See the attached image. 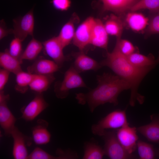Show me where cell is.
<instances>
[{"label":"cell","mask_w":159,"mask_h":159,"mask_svg":"<svg viewBox=\"0 0 159 159\" xmlns=\"http://www.w3.org/2000/svg\"><path fill=\"white\" fill-rule=\"evenodd\" d=\"M102 67L110 68L115 74L127 82L130 86L129 103L134 106L136 101L143 103L144 97L138 92L139 86L146 75L155 67H137L128 60L127 57L122 54L115 45L111 52H107L105 59L100 62Z\"/></svg>","instance_id":"obj_1"},{"label":"cell","mask_w":159,"mask_h":159,"mask_svg":"<svg viewBox=\"0 0 159 159\" xmlns=\"http://www.w3.org/2000/svg\"><path fill=\"white\" fill-rule=\"evenodd\" d=\"M96 78L98 84L96 87L86 93L76 94L78 103L87 104L92 113L97 107L106 103L117 105L119 94L125 90H130L129 84L116 74L104 73L97 75Z\"/></svg>","instance_id":"obj_2"},{"label":"cell","mask_w":159,"mask_h":159,"mask_svg":"<svg viewBox=\"0 0 159 159\" xmlns=\"http://www.w3.org/2000/svg\"><path fill=\"white\" fill-rule=\"evenodd\" d=\"M129 125L125 110H117L106 115L91 127L92 133L101 136L106 130L120 128Z\"/></svg>","instance_id":"obj_3"},{"label":"cell","mask_w":159,"mask_h":159,"mask_svg":"<svg viewBox=\"0 0 159 159\" xmlns=\"http://www.w3.org/2000/svg\"><path fill=\"white\" fill-rule=\"evenodd\" d=\"M54 87L56 96L58 98L63 99L68 96L70 90L87 87L79 73L72 65L65 72L63 80L56 82Z\"/></svg>","instance_id":"obj_4"},{"label":"cell","mask_w":159,"mask_h":159,"mask_svg":"<svg viewBox=\"0 0 159 159\" xmlns=\"http://www.w3.org/2000/svg\"><path fill=\"white\" fill-rule=\"evenodd\" d=\"M104 141L103 150L105 155L111 159L137 158L135 155L128 153L121 145L115 130H105L101 136Z\"/></svg>","instance_id":"obj_5"},{"label":"cell","mask_w":159,"mask_h":159,"mask_svg":"<svg viewBox=\"0 0 159 159\" xmlns=\"http://www.w3.org/2000/svg\"><path fill=\"white\" fill-rule=\"evenodd\" d=\"M14 29L12 34L14 37L23 41L27 37L33 36L34 25L33 8L23 16L13 20Z\"/></svg>","instance_id":"obj_6"},{"label":"cell","mask_w":159,"mask_h":159,"mask_svg":"<svg viewBox=\"0 0 159 159\" xmlns=\"http://www.w3.org/2000/svg\"><path fill=\"white\" fill-rule=\"evenodd\" d=\"M13 140L12 155L15 159H27L29 154L27 147L32 144V138L21 132L16 126L11 134Z\"/></svg>","instance_id":"obj_7"},{"label":"cell","mask_w":159,"mask_h":159,"mask_svg":"<svg viewBox=\"0 0 159 159\" xmlns=\"http://www.w3.org/2000/svg\"><path fill=\"white\" fill-rule=\"evenodd\" d=\"M95 18L90 16L78 26L75 31L72 40L74 45L82 51L89 44L91 38Z\"/></svg>","instance_id":"obj_8"},{"label":"cell","mask_w":159,"mask_h":159,"mask_svg":"<svg viewBox=\"0 0 159 159\" xmlns=\"http://www.w3.org/2000/svg\"><path fill=\"white\" fill-rule=\"evenodd\" d=\"M48 106L42 93H38L27 105L21 109V118L26 121H32Z\"/></svg>","instance_id":"obj_9"},{"label":"cell","mask_w":159,"mask_h":159,"mask_svg":"<svg viewBox=\"0 0 159 159\" xmlns=\"http://www.w3.org/2000/svg\"><path fill=\"white\" fill-rule=\"evenodd\" d=\"M137 128L129 125L119 129L116 131L119 142L125 149L129 153H132L137 148L138 137Z\"/></svg>","instance_id":"obj_10"},{"label":"cell","mask_w":159,"mask_h":159,"mask_svg":"<svg viewBox=\"0 0 159 159\" xmlns=\"http://www.w3.org/2000/svg\"><path fill=\"white\" fill-rule=\"evenodd\" d=\"M42 43L46 54L60 67L67 58L63 53L64 48L57 36L48 39Z\"/></svg>","instance_id":"obj_11"},{"label":"cell","mask_w":159,"mask_h":159,"mask_svg":"<svg viewBox=\"0 0 159 159\" xmlns=\"http://www.w3.org/2000/svg\"><path fill=\"white\" fill-rule=\"evenodd\" d=\"M139 0H100L104 11H109L123 18Z\"/></svg>","instance_id":"obj_12"},{"label":"cell","mask_w":159,"mask_h":159,"mask_svg":"<svg viewBox=\"0 0 159 159\" xmlns=\"http://www.w3.org/2000/svg\"><path fill=\"white\" fill-rule=\"evenodd\" d=\"M108 35L102 21L99 19H95L90 44L107 50Z\"/></svg>","instance_id":"obj_13"},{"label":"cell","mask_w":159,"mask_h":159,"mask_svg":"<svg viewBox=\"0 0 159 159\" xmlns=\"http://www.w3.org/2000/svg\"><path fill=\"white\" fill-rule=\"evenodd\" d=\"M8 101H0V125L5 135L10 137L16 127V120L7 105Z\"/></svg>","instance_id":"obj_14"},{"label":"cell","mask_w":159,"mask_h":159,"mask_svg":"<svg viewBox=\"0 0 159 159\" xmlns=\"http://www.w3.org/2000/svg\"><path fill=\"white\" fill-rule=\"evenodd\" d=\"M151 122L137 128L139 133L151 142L159 144V114L150 116Z\"/></svg>","instance_id":"obj_15"},{"label":"cell","mask_w":159,"mask_h":159,"mask_svg":"<svg viewBox=\"0 0 159 159\" xmlns=\"http://www.w3.org/2000/svg\"><path fill=\"white\" fill-rule=\"evenodd\" d=\"M72 65L79 73L89 70L97 71L102 67L100 63L85 54L82 51L76 54Z\"/></svg>","instance_id":"obj_16"},{"label":"cell","mask_w":159,"mask_h":159,"mask_svg":"<svg viewBox=\"0 0 159 159\" xmlns=\"http://www.w3.org/2000/svg\"><path fill=\"white\" fill-rule=\"evenodd\" d=\"M60 67L54 61L41 59L35 61L27 68L28 72L40 75L53 74L57 71Z\"/></svg>","instance_id":"obj_17"},{"label":"cell","mask_w":159,"mask_h":159,"mask_svg":"<svg viewBox=\"0 0 159 159\" xmlns=\"http://www.w3.org/2000/svg\"><path fill=\"white\" fill-rule=\"evenodd\" d=\"M48 125L46 121L39 119L37 124L32 128V138L36 145H46L50 142L51 134L47 129Z\"/></svg>","instance_id":"obj_18"},{"label":"cell","mask_w":159,"mask_h":159,"mask_svg":"<svg viewBox=\"0 0 159 159\" xmlns=\"http://www.w3.org/2000/svg\"><path fill=\"white\" fill-rule=\"evenodd\" d=\"M123 19L125 24H127L132 30L136 32H140L145 29L149 21L148 18L141 13L135 11L127 12Z\"/></svg>","instance_id":"obj_19"},{"label":"cell","mask_w":159,"mask_h":159,"mask_svg":"<svg viewBox=\"0 0 159 159\" xmlns=\"http://www.w3.org/2000/svg\"><path fill=\"white\" fill-rule=\"evenodd\" d=\"M104 25L108 34L115 36L117 38L121 37L125 26L122 17L112 14L107 19Z\"/></svg>","instance_id":"obj_20"},{"label":"cell","mask_w":159,"mask_h":159,"mask_svg":"<svg viewBox=\"0 0 159 159\" xmlns=\"http://www.w3.org/2000/svg\"><path fill=\"white\" fill-rule=\"evenodd\" d=\"M22 62L20 60L11 55L7 49L0 53L1 67L15 75L22 70L21 64Z\"/></svg>","instance_id":"obj_21"},{"label":"cell","mask_w":159,"mask_h":159,"mask_svg":"<svg viewBox=\"0 0 159 159\" xmlns=\"http://www.w3.org/2000/svg\"><path fill=\"white\" fill-rule=\"evenodd\" d=\"M53 74L47 75L36 74L29 86V88L37 93L47 90L54 80Z\"/></svg>","instance_id":"obj_22"},{"label":"cell","mask_w":159,"mask_h":159,"mask_svg":"<svg viewBox=\"0 0 159 159\" xmlns=\"http://www.w3.org/2000/svg\"><path fill=\"white\" fill-rule=\"evenodd\" d=\"M128 60L135 66L139 67H155L159 63V55L155 59L154 56L150 54L145 56L136 52L127 57Z\"/></svg>","instance_id":"obj_23"},{"label":"cell","mask_w":159,"mask_h":159,"mask_svg":"<svg viewBox=\"0 0 159 159\" xmlns=\"http://www.w3.org/2000/svg\"><path fill=\"white\" fill-rule=\"evenodd\" d=\"M43 48L42 43L32 37L23 51L20 58L22 63L23 60H32L38 56Z\"/></svg>","instance_id":"obj_24"},{"label":"cell","mask_w":159,"mask_h":159,"mask_svg":"<svg viewBox=\"0 0 159 159\" xmlns=\"http://www.w3.org/2000/svg\"><path fill=\"white\" fill-rule=\"evenodd\" d=\"M105 155L103 149L96 142L91 141L85 143L82 159H102Z\"/></svg>","instance_id":"obj_25"},{"label":"cell","mask_w":159,"mask_h":159,"mask_svg":"<svg viewBox=\"0 0 159 159\" xmlns=\"http://www.w3.org/2000/svg\"><path fill=\"white\" fill-rule=\"evenodd\" d=\"M35 75L22 70L17 73L16 74L15 90L21 93H25L29 88V86Z\"/></svg>","instance_id":"obj_26"},{"label":"cell","mask_w":159,"mask_h":159,"mask_svg":"<svg viewBox=\"0 0 159 159\" xmlns=\"http://www.w3.org/2000/svg\"><path fill=\"white\" fill-rule=\"evenodd\" d=\"M75 31L74 22L72 19L63 26L57 37L64 48L73 40Z\"/></svg>","instance_id":"obj_27"},{"label":"cell","mask_w":159,"mask_h":159,"mask_svg":"<svg viewBox=\"0 0 159 159\" xmlns=\"http://www.w3.org/2000/svg\"><path fill=\"white\" fill-rule=\"evenodd\" d=\"M137 148L140 159H153L156 158L155 150L153 145L141 140H138Z\"/></svg>","instance_id":"obj_28"},{"label":"cell","mask_w":159,"mask_h":159,"mask_svg":"<svg viewBox=\"0 0 159 159\" xmlns=\"http://www.w3.org/2000/svg\"><path fill=\"white\" fill-rule=\"evenodd\" d=\"M148 26L145 29V36L147 37L152 35L159 34V10L150 12Z\"/></svg>","instance_id":"obj_29"},{"label":"cell","mask_w":159,"mask_h":159,"mask_svg":"<svg viewBox=\"0 0 159 159\" xmlns=\"http://www.w3.org/2000/svg\"><path fill=\"white\" fill-rule=\"evenodd\" d=\"M142 9H148L150 12L159 10V0H139L129 11H136Z\"/></svg>","instance_id":"obj_30"},{"label":"cell","mask_w":159,"mask_h":159,"mask_svg":"<svg viewBox=\"0 0 159 159\" xmlns=\"http://www.w3.org/2000/svg\"><path fill=\"white\" fill-rule=\"evenodd\" d=\"M116 45L120 52L124 55L128 57L134 52H138L136 48L127 40L117 38Z\"/></svg>","instance_id":"obj_31"},{"label":"cell","mask_w":159,"mask_h":159,"mask_svg":"<svg viewBox=\"0 0 159 159\" xmlns=\"http://www.w3.org/2000/svg\"><path fill=\"white\" fill-rule=\"evenodd\" d=\"M22 42L18 39L14 37L11 41L9 49H8L9 52L11 55L19 60L23 52Z\"/></svg>","instance_id":"obj_32"},{"label":"cell","mask_w":159,"mask_h":159,"mask_svg":"<svg viewBox=\"0 0 159 159\" xmlns=\"http://www.w3.org/2000/svg\"><path fill=\"white\" fill-rule=\"evenodd\" d=\"M39 147H36L29 155L27 159H58Z\"/></svg>","instance_id":"obj_33"},{"label":"cell","mask_w":159,"mask_h":159,"mask_svg":"<svg viewBox=\"0 0 159 159\" xmlns=\"http://www.w3.org/2000/svg\"><path fill=\"white\" fill-rule=\"evenodd\" d=\"M51 3L55 9L62 11L68 10L71 3L70 0H52Z\"/></svg>","instance_id":"obj_34"},{"label":"cell","mask_w":159,"mask_h":159,"mask_svg":"<svg viewBox=\"0 0 159 159\" xmlns=\"http://www.w3.org/2000/svg\"><path fill=\"white\" fill-rule=\"evenodd\" d=\"M10 72L1 68L0 69V91H3L8 80Z\"/></svg>","instance_id":"obj_35"},{"label":"cell","mask_w":159,"mask_h":159,"mask_svg":"<svg viewBox=\"0 0 159 159\" xmlns=\"http://www.w3.org/2000/svg\"><path fill=\"white\" fill-rule=\"evenodd\" d=\"M12 29H8L5 25L4 20L0 21V40L7 36L9 34H12Z\"/></svg>","instance_id":"obj_36"},{"label":"cell","mask_w":159,"mask_h":159,"mask_svg":"<svg viewBox=\"0 0 159 159\" xmlns=\"http://www.w3.org/2000/svg\"><path fill=\"white\" fill-rule=\"evenodd\" d=\"M155 152L156 156L159 157V148L156 149Z\"/></svg>","instance_id":"obj_37"}]
</instances>
